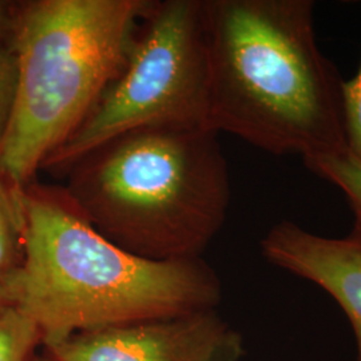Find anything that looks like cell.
I'll return each instance as SVG.
<instances>
[{
    "label": "cell",
    "mask_w": 361,
    "mask_h": 361,
    "mask_svg": "<svg viewBox=\"0 0 361 361\" xmlns=\"http://www.w3.org/2000/svg\"><path fill=\"white\" fill-rule=\"evenodd\" d=\"M313 174L335 185L348 201L353 213V229L349 235L361 240V164L348 153L322 155L304 159Z\"/></svg>",
    "instance_id": "cell-9"
},
{
    "label": "cell",
    "mask_w": 361,
    "mask_h": 361,
    "mask_svg": "<svg viewBox=\"0 0 361 361\" xmlns=\"http://www.w3.org/2000/svg\"><path fill=\"white\" fill-rule=\"evenodd\" d=\"M26 255L25 186L0 169V310L15 307Z\"/></svg>",
    "instance_id": "cell-8"
},
{
    "label": "cell",
    "mask_w": 361,
    "mask_h": 361,
    "mask_svg": "<svg viewBox=\"0 0 361 361\" xmlns=\"http://www.w3.org/2000/svg\"><path fill=\"white\" fill-rule=\"evenodd\" d=\"M271 265L320 286L344 310L361 361V240L323 237L292 221L276 224L261 241Z\"/></svg>",
    "instance_id": "cell-7"
},
{
    "label": "cell",
    "mask_w": 361,
    "mask_h": 361,
    "mask_svg": "<svg viewBox=\"0 0 361 361\" xmlns=\"http://www.w3.org/2000/svg\"><path fill=\"white\" fill-rule=\"evenodd\" d=\"M58 361H241L244 338L207 310L97 328L47 345Z\"/></svg>",
    "instance_id": "cell-6"
},
{
    "label": "cell",
    "mask_w": 361,
    "mask_h": 361,
    "mask_svg": "<svg viewBox=\"0 0 361 361\" xmlns=\"http://www.w3.org/2000/svg\"><path fill=\"white\" fill-rule=\"evenodd\" d=\"M149 0L19 3L10 46L16 94L0 169L26 186L65 145L126 63Z\"/></svg>",
    "instance_id": "cell-4"
},
{
    "label": "cell",
    "mask_w": 361,
    "mask_h": 361,
    "mask_svg": "<svg viewBox=\"0 0 361 361\" xmlns=\"http://www.w3.org/2000/svg\"><path fill=\"white\" fill-rule=\"evenodd\" d=\"M312 0H207L209 128L273 155L348 153L343 82Z\"/></svg>",
    "instance_id": "cell-1"
},
{
    "label": "cell",
    "mask_w": 361,
    "mask_h": 361,
    "mask_svg": "<svg viewBox=\"0 0 361 361\" xmlns=\"http://www.w3.org/2000/svg\"><path fill=\"white\" fill-rule=\"evenodd\" d=\"M209 91L207 0L153 1L121 74L43 169L63 176L82 155L134 130L209 128Z\"/></svg>",
    "instance_id": "cell-5"
},
{
    "label": "cell",
    "mask_w": 361,
    "mask_h": 361,
    "mask_svg": "<svg viewBox=\"0 0 361 361\" xmlns=\"http://www.w3.org/2000/svg\"><path fill=\"white\" fill-rule=\"evenodd\" d=\"M32 361H58L56 359H54L50 353H47L46 356H43V357H39V359H34Z\"/></svg>",
    "instance_id": "cell-14"
},
{
    "label": "cell",
    "mask_w": 361,
    "mask_h": 361,
    "mask_svg": "<svg viewBox=\"0 0 361 361\" xmlns=\"http://www.w3.org/2000/svg\"><path fill=\"white\" fill-rule=\"evenodd\" d=\"M343 114L347 152L361 164V63L356 75L343 82Z\"/></svg>",
    "instance_id": "cell-11"
},
{
    "label": "cell",
    "mask_w": 361,
    "mask_h": 361,
    "mask_svg": "<svg viewBox=\"0 0 361 361\" xmlns=\"http://www.w3.org/2000/svg\"><path fill=\"white\" fill-rule=\"evenodd\" d=\"M43 336L38 325L16 307L0 310V361H32Z\"/></svg>",
    "instance_id": "cell-10"
},
{
    "label": "cell",
    "mask_w": 361,
    "mask_h": 361,
    "mask_svg": "<svg viewBox=\"0 0 361 361\" xmlns=\"http://www.w3.org/2000/svg\"><path fill=\"white\" fill-rule=\"evenodd\" d=\"M62 185L91 225L140 257H201L222 229L231 180L219 133L134 130L82 155Z\"/></svg>",
    "instance_id": "cell-3"
},
{
    "label": "cell",
    "mask_w": 361,
    "mask_h": 361,
    "mask_svg": "<svg viewBox=\"0 0 361 361\" xmlns=\"http://www.w3.org/2000/svg\"><path fill=\"white\" fill-rule=\"evenodd\" d=\"M16 58L7 43H0V141L7 130L16 94Z\"/></svg>",
    "instance_id": "cell-12"
},
{
    "label": "cell",
    "mask_w": 361,
    "mask_h": 361,
    "mask_svg": "<svg viewBox=\"0 0 361 361\" xmlns=\"http://www.w3.org/2000/svg\"><path fill=\"white\" fill-rule=\"evenodd\" d=\"M19 3L0 0V43L10 44L16 25Z\"/></svg>",
    "instance_id": "cell-13"
},
{
    "label": "cell",
    "mask_w": 361,
    "mask_h": 361,
    "mask_svg": "<svg viewBox=\"0 0 361 361\" xmlns=\"http://www.w3.org/2000/svg\"><path fill=\"white\" fill-rule=\"evenodd\" d=\"M26 255L15 307L43 344L97 328L214 310L217 273L202 257H140L98 232L63 186H25Z\"/></svg>",
    "instance_id": "cell-2"
}]
</instances>
